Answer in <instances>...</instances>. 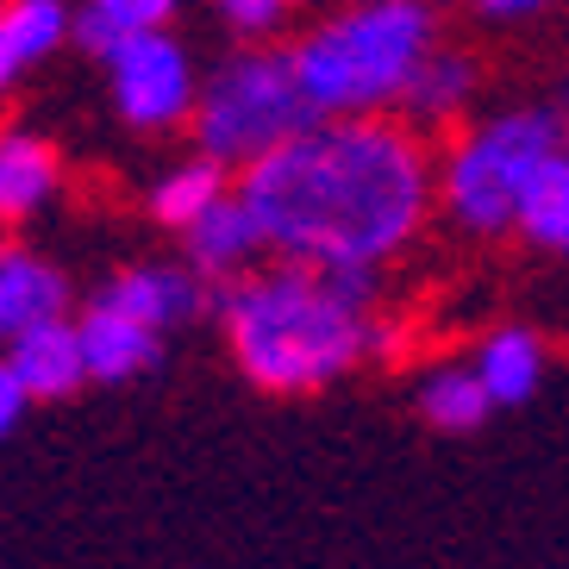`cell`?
Returning <instances> with one entry per match:
<instances>
[{"label": "cell", "instance_id": "1", "mask_svg": "<svg viewBox=\"0 0 569 569\" xmlns=\"http://www.w3.org/2000/svg\"><path fill=\"white\" fill-rule=\"evenodd\" d=\"M263 244L326 276H382L426 232L438 169L407 119H319L238 176Z\"/></svg>", "mask_w": 569, "mask_h": 569}, {"label": "cell", "instance_id": "2", "mask_svg": "<svg viewBox=\"0 0 569 569\" xmlns=\"http://www.w3.org/2000/svg\"><path fill=\"white\" fill-rule=\"evenodd\" d=\"M226 345L238 369L269 395H313L351 376L376 332V276L326 269H257L226 288Z\"/></svg>", "mask_w": 569, "mask_h": 569}, {"label": "cell", "instance_id": "3", "mask_svg": "<svg viewBox=\"0 0 569 569\" xmlns=\"http://www.w3.org/2000/svg\"><path fill=\"white\" fill-rule=\"evenodd\" d=\"M438 51V13L426 0H363L319 19L295 44V69L319 119H376L407 101V82Z\"/></svg>", "mask_w": 569, "mask_h": 569}, {"label": "cell", "instance_id": "4", "mask_svg": "<svg viewBox=\"0 0 569 569\" xmlns=\"http://www.w3.org/2000/svg\"><path fill=\"white\" fill-rule=\"evenodd\" d=\"M569 151V113L557 101H526L495 119H476L438 163V207L457 232L495 238L519 226V201L538 169Z\"/></svg>", "mask_w": 569, "mask_h": 569}, {"label": "cell", "instance_id": "5", "mask_svg": "<svg viewBox=\"0 0 569 569\" xmlns=\"http://www.w3.org/2000/svg\"><path fill=\"white\" fill-rule=\"evenodd\" d=\"M319 113L301 88L295 51H238L232 63L213 69V82L201 88L194 107V144L201 157L226 169H257L301 132H313Z\"/></svg>", "mask_w": 569, "mask_h": 569}, {"label": "cell", "instance_id": "6", "mask_svg": "<svg viewBox=\"0 0 569 569\" xmlns=\"http://www.w3.org/2000/svg\"><path fill=\"white\" fill-rule=\"evenodd\" d=\"M107 76H113V101H119V119H126V126H138V132L194 126L201 88H194L188 51L169 32H138V38H126V44H113Z\"/></svg>", "mask_w": 569, "mask_h": 569}, {"label": "cell", "instance_id": "7", "mask_svg": "<svg viewBox=\"0 0 569 569\" xmlns=\"http://www.w3.org/2000/svg\"><path fill=\"white\" fill-rule=\"evenodd\" d=\"M182 244H188V269H201V276H213V282H244V276H257L251 263L269 251L263 226H257L251 201H244L238 188L188 226Z\"/></svg>", "mask_w": 569, "mask_h": 569}, {"label": "cell", "instance_id": "8", "mask_svg": "<svg viewBox=\"0 0 569 569\" xmlns=\"http://www.w3.org/2000/svg\"><path fill=\"white\" fill-rule=\"evenodd\" d=\"M101 301L119 307V313L144 319L151 332H169V326H188L201 313L207 288H201V269H169V263H138V269H119L113 282L101 288Z\"/></svg>", "mask_w": 569, "mask_h": 569}, {"label": "cell", "instance_id": "9", "mask_svg": "<svg viewBox=\"0 0 569 569\" xmlns=\"http://www.w3.org/2000/svg\"><path fill=\"white\" fill-rule=\"evenodd\" d=\"M7 369L32 388V401H63V395H76V388L88 382L82 332L63 326V319H51V326H38V332L7 338Z\"/></svg>", "mask_w": 569, "mask_h": 569}, {"label": "cell", "instance_id": "10", "mask_svg": "<svg viewBox=\"0 0 569 569\" xmlns=\"http://www.w3.org/2000/svg\"><path fill=\"white\" fill-rule=\"evenodd\" d=\"M69 307V282L63 269H51L44 257H32L26 244H7L0 251V332L19 338V332H38L63 319Z\"/></svg>", "mask_w": 569, "mask_h": 569}, {"label": "cell", "instance_id": "11", "mask_svg": "<svg viewBox=\"0 0 569 569\" xmlns=\"http://www.w3.org/2000/svg\"><path fill=\"white\" fill-rule=\"evenodd\" d=\"M76 332H82V357H88V376L94 382H126V376H138V369L157 363V338L144 319L119 313V307L94 301L82 319H76Z\"/></svg>", "mask_w": 569, "mask_h": 569}, {"label": "cell", "instance_id": "12", "mask_svg": "<svg viewBox=\"0 0 569 569\" xmlns=\"http://www.w3.org/2000/svg\"><path fill=\"white\" fill-rule=\"evenodd\" d=\"M63 38H76V13L63 0H7V13H0V82H19L32 63L57 57Z\"/></svg>", "mask_w": 569, "mask_h": 569}, {"label": "cell", "instance_id": "13", "mask_svg": "<svg viewBox=\"0 0 569 569\" xmlns=\"http://www.w3.org/2000/svg\"><path fill=\"white\" fill-rule=\"evenodd\" d=\"M63 163L38 132H7L0 138V213L7 219H32L38 207H51Z\"/></svg>", "mask_w": 569, "mask_h": 569}, {"label": "cell", "instance_id": "14", "mask_svg": "<svg viewBox=\"0 0 569 569\" xmlns=\"http://www.w3.org/2000/svg\"><path fill=\"white\" fill-rule=\"evenodd\" d=\"M476 376L488 382L495 407L526 401V395L545 382V338L526 332V326H501V332H488L482 351H476Z\"/></svg>", "mask_w": 569, "mask_h": 569}, {"label": "cell", "instance_id": "15", "mask_svg": "<svg viewBox=\"0 0 569 569\" xmlns=\"http://www.w3.org/2000/svg\"><path fill=\"white\" fill-rule=\"evenodd\" d=\"M469 101H476V63L463 51H432L419 63V76L407 82L401 107L413 126H451Z\"/></svg>", "mask_w": 569, "mask_h": 569}, {"label": "cell", "instance_id": "16", "mask_svg": "<svg viewBox=\"0 0 569 569\" xmlns=\"http://www.w3.org/2000/svg\"><path fill=\"white\" fill-rule=\"evenodd\" d=\"M226 194H232V188H226V163H213V157H188V163H176L163 182L151 188V213L163 219L169 232H188V226H194L207 207H219Z\"/></svg>", "mask_w": 569, "mask_h": 569}, {"label": "cell", "instance_id": "17", "mask_svg": "<svg viewBox=\"0 0 569 569\" xmlns=\"http://www.w3.org/2000/svg\"><path fill=\"white\" fill-rule=\"evenodd\" d=\"M495 395L488 382L476 376V363H438L426 382H419V413L432 419L438 432H469V426H482Z\"/></svg>", "mask_w": 569, "mask_h": 569}, {"label": "cell", "instance_id": "18", "mask_svg": "<svg viewBox=\"0 0 569 569\" xmlns=\"http://www.w3.org/2000/svg\"><path fill=\"white\" fill-rule=\"evenodd\" d=\"M169 7H176V0H88L82 13H76V44L107 63L113 44H126V38H138V32H163Z\"/></svg>", "mask_w": 569, "mask_h": 569}, {"label": "cell", "instance_id": "19", "mask_svg": "<svg viewBox=\"0 0 569 569\" xmlns=\"http://www.w3.org/2000/svg\"><path fill=\"white\" fill-rule=\"evenodd\" d=\"M513 232L526 238V244H538V251L569 257V151L538 169V182L526 188V201H519Z\"/></svg>", "mask_w": 569, "mask_h": 569}, {"label": "cell", "instance_id": "20", "mask_svg": "<svg viewBox=\"0 0 569 569\" xmlns=\"http://www.w3.org/2000/svg\"><path fill=\"white\" fill-rule=\"evenodd\" d=\"M213 7H219V19H226L232 32L257 38V32H269V26L282 19V7H288V0H213Z\"/></svg>", "mask_w": 569, "mask_h": 569}, {"label": "cell", "instance_id": "21", "mask_svg": "<svg viewBox=\"0 0 569 569\" xmlns=\"http://www.w3.org/2000/svg\"><path fill=\"white\" fill-rule=\"evenodd\" d=\"M26 407H32V388H26L13 369L0 363V426H19V413H26Z\"/></svg>", "mask_w": 569, "mask_h": 569}, {"label": "cell", "instance_id": "22", "mask_svg": "<svg viewBox=\"0 0 569 569\" xmlns=\"http://www.w3.org/2000/svg\"><path fill=\"white\" fill-rule=\"evenodd\" d=\"M538 7H551V0H476V13L482 19H526Z\"/></svg>", "mask_w": 569, "mask_h": 569}]
</instances>
